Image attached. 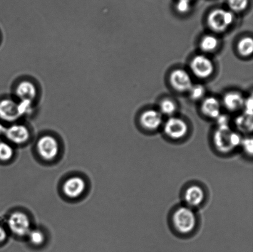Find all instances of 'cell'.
<instances>
[{"label": "cell", "mask_w": 253, "mask_h": 252, "mask_svg": "<svg viewBox=\"0 0 253 252\" xmlns=\"http://www.w3.org/2000/svg\"><path fill=\"white\" fill-rule=\"evenodd\" d=\"M172 221L176 231L182 234L192 233L197 225V217L192 208L182 206L175 210Z\"/></svg>", "instance_id": "6da1fadb"}, {"label": "cell", "mask_w": 253, "mask_h": 252, "mask_svg": "<svg viewBox=\"0 0 253 252\" xmlns=\"http://www.w3.org/2000/svg\"><path fill=\"white\" fill-rule=\"evenodd\" d=\"M234 21L232 12L223 9H215L208 17V26L212 31L222 33L226 31Z\"/></svg>", "instance_id": "7a4b0ae2"}, {"label": "cell", "mask_w": 253, "mask_h": 252, "mask_svg": "<svg viewBox=\"0 0 253 252\" xmlns=\"http://www.w3.org/2000/svg\"><path fill=\"white\" fill-rule=\"evenodd\" d=\"M7 226L9 230L17 237L27 236L32 229L31 219L26 213L21 211L14 212L10 215Z\"/></svg>", "instance_id": "3957f363"}, {"label": "cell", "mask_w": 253, "mask_h": 252, "mask_svg": "<svg viewBox=\"0 0 253 252\" xmlns=\"http://www.w3.org/2000/svg\"><path fill=\"white\" fill-rule=\"evenodd\" d=\"M242 141L239 133L231 132L229 127L219 128L215 133V144L222 151L234 149L241 144Z\"/></svg>", "instance_id": "277c9868"}, {"label": "cell", "mask_w": 253, "mask_h": 252, "mask_svg": "<svg viewBox=\"0 0 253 252\" xmlns=\"http://www.w3.org/2000/svg\"><path fill=\"white\" fill-rule=\"evenodd\" d=\"M59 144L53 136L46 135L42 137L37 142V150L42 159L51 161L58 156Z\"/></svg>", "instance_id": "5b68a950"}, {"label": "cell", "mask_w": 253, "mask_h": 252, "mask_svg": "<svg viewBox=\"0 0 253 252\" xmlns=\"http://www.w3.org/2000/svg\"><path fill=\"white\" fill-rule=\"evenodd\" d=\"M190 66L193 73L199 78H209L214 71V65L211 59L203 54L193 57Z\"/></svg>", "instance_id": "8992f818"}, {"label": "cell", "mask_w": 253, "mask_h": 252, "mask_svg": "<svg viewBox=\"0 0 253 252\" xmlns=\"http://www.w3.org/2000/svg\"><path fill=\"white\" fill-rule=\"evenodd\" d=\"M3 136L11 144L21 145L28 142L31 132L26 125L14 123L5 128Z\"/></svg>", "instance_id": "52a82bcc"}, {"label": "cell", "mask_w": 253, "mask_h": 252, "mask_svg": "<svg viewBox=\"0 0 253 252\" xmlns=\"http://www.w3.org/2000/svg\"><path fill=\"white\" fill-rule=\"evenodd\" d=\"M164 132L168 138L178 140L185 138L188 134V125L182 118L172 117L166 121Z\"/></svg>", "instance_id": "ba28073f"}, {"label": "cell", "mask_w": 253, "mask_h": 252, "mask_svg": "<svg viewBox=\"0 0 253 252\" xmlns=\"http://www.w3.org/2000/svg\"><path fill=\"white\" fill-rule=\"evenodd\" d=\"M86 188L85 180L79 176L69 178L63 184L64 195L72 199L79 198L83 196Z\"/></svg>", "instance_id": "9c48e42d"}, {"label": "cell", "mask_w": 253, "mask_h": 252, "mask_svg": "<svg viewBox=\"0 0 253 252\" xmlns=\"http://www.w3.org/2000/svg\"><path fill=\"white\" fill-rule=\"evenodd\" d=\"M169 81L173 89L181 93L189 91L193 85L190 74L182 69L173 71L170 73Z\"/></svg>", "instance_id": "30bf717a"}, {"label": "cell", "mask_w": 253, "mask_h": 252, "mask_svg": "<svg viewBox=\"0 0 253 252\" xmlns=\"http://www.w3.org/2000/svg\"><path fill=\"white\" fill-rule=\"evenodd\" d=\"M21 117L18 103L8 98L0 101V119L14 123Z\"/></svg>", "instance_id": "8fae6325"}, {"label": "cell", "mask_w": 253, "mask_h": 252, "mask_svg": "<svg viewBox=\"0 0 253 252\" xmlns=\"http://www.w3.org/2000/svg\"><path fill=\"white\" fill-rule=\"evenodd\" d=\"M140 122L141 127L145 130L155 131L162 125L163 116L158 110H146L140 115Z\"/></svg>", "instance_id": "7c38bea8"}, {"label": "cell", "mask_w": 253, "mask_h": 252, "mask_svg": "<svg viewBox=\"0 0 253 252\" xmlns=\"http://www.w3.org/2000/svg\"><path fill=\"white\" fill-rule=\"evenodd\" d=\"M205 192L202 187L198 185H191L185 189L183 199L187 206L195 208L201 206L204 201Z\"/></svg>", "instance_id": "4fadbf2b"}, {"label": "cell", "mask_w": 253, "mask_h": 252, "mask_svg": "<svg viewBox=\"0 0 253 252\" xmlns=\"http://www.w3.org/2000/svg\"><path fill=\"white\" fill-rule=\"evenodd\" d=\"M15 95L20 101L33 102L37 96V88L33 82L29 80H22L17 84L15 88Z\"/></svg>", "instance_id": "5bb4252c"}, {"label": "cell", "mask_w": 253, "mask_h": 252, "mask_svg": "<svg viewBox=\"0 0 253 252\" xmlns=\"http://www.w3.org/2000/svg\"><path fill=\"white\" fill-rule=\"evenodd\" d=\"M201 110L206 117L217 119L220 115L221 105L220 101L216 98L210 96V97L206 98L203 101L201 105Z\"/></svg>", "instance_id": "9a60e30c"}, {"label": "cell", "mask_w": 253, "mask_h": 252, "mask_svg": "<svg viewBox=\"0 0 253 252\" xmlns=\"http://www.w3.org/2000/svg\"><path fill=\"white\" fill-rule=\"evenodd\" d=\"M245 99L239 91H230L223 98V104L227 110L234 112L244 108Z\"/></svg>", "instance_id": "2e32d148"}, {"label": "cell", "mask_w": 253, "mask_h": 252, "mask_svg": "<svg viewBox=\"0 0 253 252\" xmlns=\"http://www.w3.org/2000/svg\"><path fill=\"white\" fill-rule=\"evenodd\" d=\"M219 46V39L213 35H207L201 39L200 46L201 49L205 53L214 51Z\"/></svg>", "instance_id": "e0dca14e"}, {"label": "cell", "mask_w": 253, "mask_h": 252, "mask_svg": "<svg viewBox=\"0 0 253 252\" xmlns=\"http://www.w3.org/2000/svg\"><path fill=\"white\" fill-rule=\"evenodd\" d=\"M237 49L240 55L244 57L251 56L253 51V40L252 37L246 36L240 39L238 43Z\"/></svg>", "instance_id": "ac0fdd59"}, {"label": "cell", "mask_w": 253, "mask_h": 252, "mask_svg": "<svg viewBox=\"0 0 253 252\" xmlns=\"http://www.w3.org/2000/svg\"><path fill=\"white\" fill-rule=\"evenodd\" d=\"M14 154L13 145L7 142H0V161L6 162L12 159Z\"/></svg>", "instance_id": "d6986e66"}, {"label": "cell", "mask_w": 253, "mask_h": 252, "mask_svg": "<svg viewBox=\"0 0 253 252\" xmlns=\"http://www.w3.org/2000/svg\"><path fill=\"white\" fill-rule=\"evenodd\" d=\"M27 236L30 243L36 246H42L46 239L44 232L40 229H32Z\"/></svg>", "instance_id": "ffe728a7"}, {"label": "cell", "mask_w": 253, "mask_h": 252, "mask_svg": "<svg viewBox=\"0 0 253 252\" xmlns=\"http://www.w3.org/2000/svg\"><path fill=\"white\" fill-rule=\"evenodd\" d=\"M160 108L161 114L170 116L172 115L177 110V106L170 99H165L161 101Z\"/></svg>", "instance_id": "44dd1931"}, {"label": "cell", "mask_w": 253, "mask_h": 252, "mask_svg": "<svg viewBox=\"0 0 253 252\" xmlns=\"http://www.w3.org/2000/svg\"><path fill=\"white\" fill-rule=\"evenodd\" d=\"M236 124L242 130H252L253 120L252 116L243 115L237 117Z\"/></svg>", "instance_id": "7402d4cb"}, {"label": "cell", "mask_w": 253, "mask_h": 252, "mask_svg": "<svg viewBox=\"0 0 253 252\" xmlns=\"http://www.w3.org/2000/svg\"><path fill=\"white\" fill-rule=\"evenodd\" d=\"M228 2L232 11L237 12L244 11L249 5V0H228Z\"/></svg>", "instance_id": "603a6c76"}, {"label": "cell", "mask_w": 253, "mask_h": 252, "mask_svg": "<svg viewBox=\"0 0 253 252\" xmlns=\"http://www.w3.org/2000/svg\"><path fill=\"white\" fill-rule=\"evenodd\" d=\"M190 93L191 98L193 100H199L204 97L205 95V88L202 85H193L192 88L188 91Z\"/></svg>", "instance_id": "cb8c5ba5"}, {"label": "cell", "mask_w": 253, "mask_h": 252, "mask_svg": "<svg viewBox=\"0 0 253 252\" xmlns=\"http://www.w3.org/2000/svg\"><path fill=\"white\" fill-rule=\"evenodd\" d=\"M191 7V0H178L176 7L180 13H186Z\"/></svg>", "instance_id": "d4e9b609"}, {"label": "cell", "mask_w": 253, "mask_h": 252, "mask_svg": "<svg viewBox=\"0 0 253 252\" xmlns=\"http://www.w3.org/2000/svg\"><path fill=\"white\" fill-rule=\"evenodd\" d=\"M253 98L250 97L247 100H245L244 105V114L248 116L253 115Z\"/></svg>", "instance_id": "484cf974"}, {"label": "cell", "mask_w": 253, "mask_h": 252, "mask_svg": "<svg viewBox=\"0 0 253 252\" xmlns=\"http://www.w3.org/2000/svg\"><path fill=\"white\" fill-rule=\"evenodd\" d=\"M241 144L244 146L245 152L250 155L253 153V140L252 138H246L242 140Z\"/></svg>", "instance_id": "4316f807"}, {"label": "cell", "mask_w": 253, "mask_h": 252, "mask_svg": "<svg viewBox=\"0 0 253 252\" xmlns=\"http://www.w3.org/2000/svg\"><path fill=\"white\" fill-rule=\"evenodd\" d=\"M7 238V231L6 228L0 224V244L4 243Z\"/></svg>", "instance_id": "83f0119b"}, {"label": "cell", "mask_w": 253, "mask_h": 252, "mask_svg": "<svg viewBox=\"0 0 253 252\" xmlns=\"http://www.w3.org/2000/svg\"><path fill=\"white\" fill-rule=\"evenodd\" d=\"M5 128H6L5 126L0 124V136H3Z\"/></svg>", "instance_id": "f1b7e54d"}]
</instances>
